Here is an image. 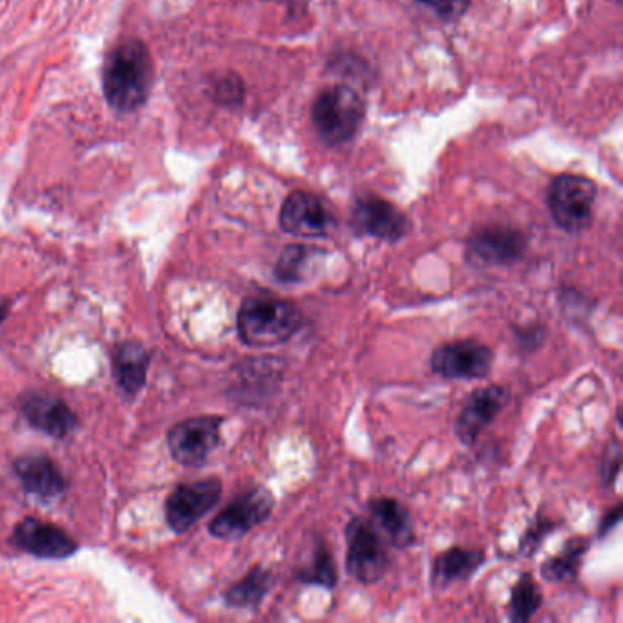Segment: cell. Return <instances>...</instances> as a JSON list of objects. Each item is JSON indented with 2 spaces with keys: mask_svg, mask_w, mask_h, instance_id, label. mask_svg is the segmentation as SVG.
<instances>
[{
  "mask_svg": "<svg viewBox=\"0 0 623 623\" xmlns=\"http://www.w3.org/2000/svg\"><path fill=\"white\" fill-rule=\"evenodd\" d=\"M154 61L149 46L127 37L113 46L103 63V96L110 108L130 113L143 106L150 96Z\"/></svg>",
  "mask_w": 623,
  "mask_h": 623,
  "instance_id": "1",
  "label": "cell"
},
{
  "mask_svg": "<svg viewBox=\"0 0 623 623\" xmlns=\"http://www.w3.org/2000/svg\"><path fill=\"white\" fill-rule=\"evenodd\" d=\"M304 317L291 300L276 296H250L238 313V335L250 348H273L286 344L302 327Z\"/></svg>",
  "mask_w": 623,
  "mask_h": 623,
  "instance_id": "2",
  "label": "cell"
},
{
  "mask_svg": "<svg viewBox=\"0 0 623 623\" xmlns=\"http://www.w3.org/2000/svg\"><path fill=\"white\" fill-rule=\"evenodd\" d=\"M311 119L327 145H342L358 132L364 119V103L355 90L335 87L317 97Z\"/></svg>",
  "mask_w": 623,
  "mask_h": 623,
  "instance_id": "3",
  "label": "cell"
},
{
  "mask_svg": "<svg viewBox=\"0 0 623 623\" xmlns=\"http://www.w3.org/2000/svg\"><path fill=\"white\" fill-rule=\"evenodd\" d=\"M596 200V185L585 176L561 174L547 194L550 214L565 233H581L592 221V207Z\"/></svg>",
  "mask_w": 623,
  "mask_h": 623,
  "instance_id": "4",
  "label": "cell"
},
{
  "mask_svg": "<svg viewBox=\"0 0 623 623\" xmlns=\"http://www.w3.org/2000/svg\"><path fill=\"white\" fill-rule=\"evenodd\" d=\"M344 535L348 543V574L364 585L381 581L389 569V556L375 527L362 518H353L346 525Z\"/></svg>",
  "mask_w": 623,
  "mask_h": 623,
  "instance_id": "5",
  "label": "cell"
},
{
  "mask_svg": "<svg viewBox=\"0 0 623 623\" xmlns=\"http://www.w3.org/2000/svg\"><path fill=\"white\" fill-rule=\"evenodd\" d=\"M494 365V351L479 340L465 338L437 346L430 355L432 372L450 381L485 379Z\"/></svg>",
  "mask_w": 623,
  "mask_h": 623,
  "instance_id": "6",
  "label": "cell"
},
{
  "mask_svg": "<svg viewBox=\"0 0 623 623\" xmlns=\"http://www.w3.org/2000/svg\"><path fill=\"white\" fill-rule=\"evenodd\" d=\"M223 417L202 415L178 422L168 432L173 458L185 466H202L221 442Z\"/></svg>",
  "mask_w": 623,
  "mask_h": 623,
  "instance_id": "7",
  "label": "cell"
},
{
  "mask_svg": "<svg viewBox=\"0 0 623 623\" xmlns=\"http://www.w3.org/2000/svg\"><path fill=\"white\" fill-rule=\"evenodd\" d=\"M274 510V496L265 487L250 488L227 504L212 519L209 530L219 540H238L257 528Z\"/></svg>",
  "mask_w": 623,
  "mask_h": 623,
  "instance_id": "8",
  "label": "cell"
},
{
  "mask_svg": "<svg viewBox=\"0 0 623 623\" xmlns=\"http://www.w3.org/2000/svg\"><path fill=\"white\" fill-rule=\"evenodd\" d=\"M221 490L223 487L218 477H209L174 488L165 506L168 527L176 534L187 532L219 503Z\"/></svg>",
  "mask_w": 623,
  "mask_h": 623,
  "instance_id": "9",
  "label": "cell"
},
{
  "mask_svg": "<svg viewBox=\"0 0 623 623\" xmlns=\"http://www.w3.org/2000/svg\"><path fill=\"white\" fill-rule=\"evenodd\" d=\"M281 229L298 238H326L335 229L336 219L322 197L305 192H291L280 211Z\"/></svg>",
  "mask_w": 623,
  "mask_h": 623,
  "instance_id": "10",
  "label": "cell"
},
{
  "mask_svg": "<svg viewBox=\"0 0 623 623\" xmlns=\"http://www.w3.org/2000/svg\"><path fill=\"white\" fill-rule=\"evenodd\" d=\"M525 236L512 227L490 225L475 231L466 243V260L475 267H504L521 260Z\"/></svg>",
  "mask_w": 623,
  "mask_h": 623,
  "instance_id": "11",
  "label": "cell"
},
{
  "mask_svg": "<svg viewBox=\"0 0 623 623\" xmlns=\"http://www.w3.org/2000/svg\"><path fill=\"white\" fill-rule=\"evenodd\" d=\"M351 227L358 236L384 242H399L408 233V218L393 204L381 197H362L353 207Z\"/></svg>",
  "mask_w": 623,
  "mask_h": 623,
  "instance_id": "12",
  "label": "cell"
},
{
  "mask_svg": "<svg viewBox=\"0 0 623 623\" xmlns=\"http://www.w3.org/2000/svg\"><path fill=\"white\" fill-rule=\"evenodd\" d=\"M510 401V391L504 386L492 384L473 391L465 403L458 420H456V435L465 446H473L494 422V419L504 410Z\"/></svg>",
  "mask_w": 623,
  "mask_h": 623,
  "instance_id": "13",
  "label": "cell"
},
{
  "mask_svg": "<svg viewBox=\"0 0 623 623\" xmlns=\"http://www.w3.org/2000/svg\"><path fill=\"white\" fill-rule=\"evenodd\" d=\"M12 543L27 554L46 559H63L77 550V543L68 532L35 518H26L15 527Z\"/></svg>",
  "mask_w": 623,
  "mask_h": 623,
  "instance_id": "14",
  "label": "cell"
},
{
  "mask_svg": "<svg viewBox=\"0 0 623 623\" xmlns=\"http://www.w3.org/2000/svg\"><path fill=\"white\" fill-rule=\"evenodd\" d=\"M22 413L26 420L34 428L51 435V437H66L77 427V417L70 410V406L57 399V396L44 393H30L22 401Z\"/></svg>",
  "mask_w": 623,
  "mask_h": 623,
  "instance_id": "15",
  "label": "cell"
},
{
  "mask_svg": "<svg viewBox=\"0 0 623 623\" xmlns=\"http://www.w3.org/2000/svg\"><path fill=\"white\" fill-rule=\"evenodd\" d=\"M373 523L386 534V542L404 550L417 542L415 525L410 510L395 497H375L367 504Z\"/></svg>",
  "mask_w": 623,
  "mask_h": 623,
  "instance_id": "16",
  "label": "cell"
},
{
  "mask_svg": "<svg viewBox=\"0 0 623 623\" xmlns=\"http://www.w3.org/2000/svg\"><path fill=\"white\" fill-rule=\"evenodd\" d=\"M13 468L24 490L42 501L59 497L66 488L63 472L46 456L20 458L15 461Z\"/></svg>",
  "mask_w": 623,
  "mask_h": 623,
  "instance_id": "17",
  "label": "cell"
},
{
  "mask_svg": "<svg viewBox=\"0 0 623 623\" xmlns=\"http://www.w3.org/2000/svg\"><path fill=\"white\" fill-rule=\"evenodd\" d=\"M485 558L487 556L481 549L453 547L439 552L432 561V588L444 590L453 583L472 578V574L485 563Z\"/></svg>",
  "mask_w": 623,
  "mask_h": 623,
  "instance_id": "18",
  "label": "cell"
},
{
  "mask_svg": "<svg viewBox=\"0 0 623 623\" xmlns=\"http://www.w3.org/2000/svg\"><path fill=\"white\" fill-rule=\"evenodd\" d=\"M326 250L311 245H288L281 250L274 265V278L283 286H298L317 274L319 264L324 262Z\"/></svg>",
  "mask_w": 623,
  "mask_h": 623,
  "instance_id": "19",
  "label": "cell"
},
{
  "mask_svg": "<svg viewBox=\"0 0 623 623\" xmlns=\"http://www.w3.org/2000/svg\"><path fill=\"white\" fill-rule=\"evenodd\" d=\"M149 353L139 342H123L113 353V375L127 395H135L147 382Z\"/></svg>",
  "mask_w": 623,
  "mask_h": 623,
  "instance_id": "20",
  "label": "cell"
},
{
  "mask_svg": "<svg viewBox=\"0 0 623 623\" xmlns=\"http://www.w3.org/2000/svg\"><path fill=\"white\" fill-rule=\"evenodd\" d=\"M274 583L273 573L267 571L265 566L257 565L235 585L225 590V604L236 607V609H249L258 611L262 602L269 594Z\"/></svg>",
  "mask_w": 623,
  "mask_h": 623,
  "instance_id": "21",
  "label": "cell"
},
{
  "mask_svg": "<svg viewBox=\"0 0 623 623\" xmlns=\"http://www.w3.org/2000/svg\"><path fill=\"white\" fill-rule=\"evenodd\" d=\"M590 543H592L590 537H583V535L571 537V540L563 545V550L558 556L549 558L542 565V576L547 581H554V583L574 581L580 574L583 558L588 552Z\"/></svg>",
  "mask_w": 623,
  "mask_h": 623,
  "instance_id": "22",
  "label": "cell"
},
{
  "mask_svg": "<svg viewBox=\"0 0 623 623\" xmlns=\"http://www.w3.org/2000/svg\"><path fill=\"white\" fill-rule=\"evenodd\" d=\"M296 580L307 585H319L324 588L336 587L338 571L335 565L333 552L322 537H315L313 549H311L309 559L305 565H300L296 571Z\"/></svg>",
  "mask_w": 623,
  "mask_h": 623,
  "instance_id": "23",
  "label": "cell"
},
{
  "mask_svg": "<svg viewBox=\"0 0 623 623\" xmlns=\"http://www.w3.org/2000/svg\"><path fill=\"white\" fill-rule=\"evenodd\" d=\"M543 604V592L537 585L530 574L519 576L516 585L510 592V602H508V619L525 623L532 619V616L540 611Z\"/></svg>",
  "mask_w": 623,
  "mask_h": 623,
  "instance_id": "24",
  "label": "cell"
},
{
  "mask_svg": "<svg viewBox=\"0 0 623 623\" xmlns=\"http://www.w3.org/2000/svg\"><path fill=\"white\" fill-rule=\"evenodd\" d=\"M212 94L219 104H240L243 101V84L235 73L219 75L212 81Z\"/></svg>",
  "mask_w": 623,
  "mask_h": 623,
  "instance_id": "25",
  "label": "cell"
},
{
  "mask_svg": "<svg viewBox=\"0 0 623 623\" xmlns=\"http://www.w3.org/2000/svg\"><path fill=\"white\" fill-rule=\"evenodd\" d=\"M621 468V442L618 439H612L604 453L602 461V481L604 487H611Z\"/></svg>",
  "mask_w": 623,
  "mask_h": 623,
  "instance_id": "26",
  "label": "cell"
},
{
  "mask_svg": "<svg viewBox=\"0 0 623 623\" xmlns=\"http://www.w3.org/2000/svg\"><path fill=\"white\" fill-rule=\"evenodd\" d=\"M419 3L434 10L442 20H458L466 13L472 0H419Z\"/></svg>",
  "mask_w": 623,
  "mask_h": 623,
  "instance_id": "27",
  "label": "cell"
},
{
  "mask_svg": "<svg viewBox=\"0 0 623 623\" xmlns=\"http://www.w3.org/2000/svg\"><path fill=\"white\" fill-rule=\"evenodd\" d=\"M556 528V525L549 519H537L523 535V540L519 543V552L523 554H534L537 552V547L542 545V542L547 537L549 532H552Z\"/></svg>",
  "mask_w": 623,
  "mask_h": 623,
  "instance_id": "28",
  "label": "cell"
},
{
  "mask_svg": "<svg viewBox=\"0 0 623 623\" xmlns=\"http://www.w3.org/2000/svg\"><path fill=\"white\" fill-rule=\"evenodd\" d=\"M619 519H621V504H616L604 516L600 528H598V537H605L619 523Z\"/></svg>",
  "mask_w": 623,
  "mask_h": 623,
  "instance_id": "29",
  "label": "cell"
},
{
  "mask_svg": "<svg viewBox=\"0 0 623 623\" xmlns=\"http://www.w3.org/2000/svg\"><path fill=\"white\" fill-rule=\"evenodd\" d=\"M10 307H12V302L8 298H0V324H3V320L6 319Z\"/></svg>",
  "mask_w": 623,
  "mask_h": 623,
  "instance_id": "30",
  "label": "cell"
}]
</instances>
